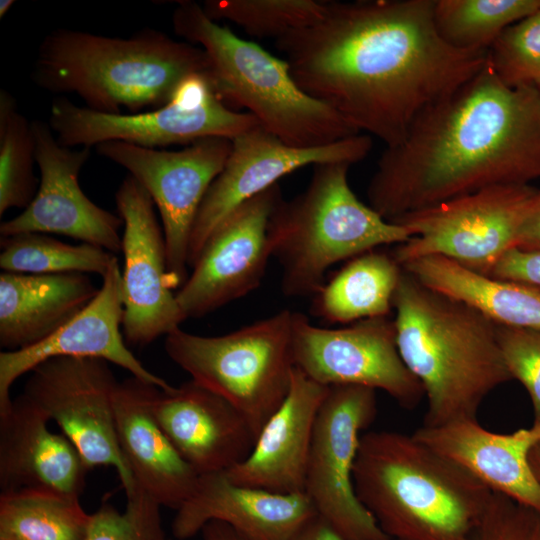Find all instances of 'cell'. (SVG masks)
Segmentation results:
<instances>
[{"instance_id":"6da1fadb","label":"cell","mask_w":540,"mask_h":540,"mask_svg":"<svg viewBox=\"0 0 540 540\" xmlns=\"http://www.w3.org/2000/svg\"><path fill=\"white\" fill-rule=\"evenodd\" d=\"M435 0L326 1L313 24L276 40L297 85L386 147L487 63L448 44Z\"/></svg>"},{"instance_id":"ab89813d","label":"cell","mask_w":540,"mask_h":540,"mask_svg":"<svg viewBox=\"0 0 540 540\" xmlns=\"http://www.w3.org/2000/svg\"><path fill=\"white\" fill-rule=\"evenodd\" d=\"M513 248L540 251V205L534 209L521 226Z\"/></svg>"},{"instance_id":"4dcf8cb0","label":"cell","mask_w":540,"mask_h":540,"mask_svg":"<svg viewBox=\"0 0 540 540\" xmlns=\"http://www.w3.org/2000/svg\"><path fill=\"white\" fill-rule=\"evenodd\" d=\"M0 267L22 274L107 273L115 254L95 245H70L43 233L1 237Z\"/></svg>"},{"instance_id":"60d3db41","label":"cell","mask_w":540,"mask_h":540,"mask_svg":"<svg viewBox=\"0 0 540 540\" xmlns=\"http://www.w3.org/2000/svg\"><path fill=\"white\" fill-rule=\"evenodd\" d=\"M201 533L204 540H247L230 525L218 520L206 523Z\"/></svg>"},{"instance_id":"3957f363","label":"cell","mask_w":540,"mask_h":540,"mask_svg":"<svg viewBox=\"0 0 540 540\" xmlns=\"http://www.w3.org/2000/svg\"><path fill=\"white\" fill-rule=\"evenodd\" d=\"M393 308L399 353L427 400L423 425L477 419L485 398L512 380L497 324L403 269Z\"/></svg>"},{"instance_id":"f546056e","label":"cell","mask_w":540,"mask_h":540,"mask_svg":"<svg viewBox=\"0 0 540 540\" xmlns=\"http://www.w3.org/2000/svg\"><path fill=\"white\" fill-rule=\"evenodd\" d=\"M540 9V0H435L434 22L451 46L487 51L509 26Z\"/></svg>"},{"instance_id":"d4e9b609","label":"cell","mask_w":540,"mask_h":540,"mask_svg":"<svg viewBox=\"0 0 540 540\" xmlns=\"http://www.w3.org/2000/svg\"><path fill=\"white\" fill-rule=\"evenodd\" d=\"M48 418L22 394L0 414V488L48 489L80 496L89 470L77 448L48 428Z\"/></svg>"},{"instance_id":"30bf717a","label":"cell","mask_w":540,"mask_h":540,"mask_svg":"<svg viewBox=\"0 0 540 540\" xmlns=\"http://www.w3.org/2000/svg\"><path fill=\"white\" fill-rule=\"evenodd\" d=\"M48 123L66 147L122 141L156 149L207 137L233 140L260 125L252 114L223 104L205 75L185 79L166 105L134 114L97 112L59 97L52 102Z\"/></svg>"},{"instance_id":"7402d4cb","label":"cell","mask_w":540,"mask_h":540,"mask_svg":"<svg viewBox=\"0 0 540 540\" xmlns=\"http://www.w3.org/2000/svg\"><path fill=\"white\" fill-rule=\"evenodd\" d=\"M412 436L465 469L492 492L540 512V482L529 454L540 442V424L511 433L485 429L477 419L424 426Z\"/></svg>"},{"instance_id":"8fae6325","label":"cell","mask_w":540,"mask_h":540,"mask_svg":"<svg viewBox=\"0 0 540 540\" xmlns=\"http://www.w3.org/2000/svg\"><path fill=\"white\" fill-rule=\"evenodd\" d=\"M98 154L125 168L157 206L166 244L168 281L181 288L187 280L188 248L201 203L224 168L232 140L199 139L181 150L142 147L122 141L96 146Z\"/></svg>"},{"instance_id":"277c9868","label":"cell","mask_w":540,"mask_h":540,"mask_svg":"<svg viewBox=\"0 0 540 540\" xmlns=\"http://www.w3.org/2000/svg\"><path fill=\"white\" fill-rule=\"evenodd\" d=\"M355 493L387 535L399 540H472L492 491L412 434L363 433Z\"/></svg>"},{"instance_id":"836d02e7","label":"cell","mask_w":540,"mask_h":540,"mask_svg":"<svg viewBox=\"0 0 540 540\" xmlns=\"http://www.w3.org/2000/svg\"><path fill=\"white\" fill-rule=\"evenodd\" d=\"M487 62L508 86L540 88V9L506 28L487 50Z\"/></svg>"},{"instance_id":"484cf974","label":"cell","mask_w":540,"mask_h":540,"mask_svg":"<svg viewBox=\"0 0 540 540\" xmlns=\"http://www.w3.org/2000/svg\"><path fill=\"white\" fill-rule=\"evenodd\" d=\"M98 290L83 273L0 275V346L15 351L67 324Z\"/></svg>"},{"instance_id":"8d00e7d4","label":"cell","mask_w":540,"mask_h":540,"mask_svg":"<svg viewBox=\"0 0 540 540\" xmlns=\"http://www.w3.org/2000/svg\"><path fill=\"white\" fill-rule=\"evenodd\" d=\"M472 540H540V512L493 492Z\"/></svg>"},{"instance_id":"7a4b0ae2","label":"cell","mask_w":540,"mask_h":540,"mask_svg":"<svg viewBox=\"0 0 540 540\" xmlns=\"http://www.w3.org/2000/svg\"><path fill=\"white\" fill-rule=\"evenodd\" d=\"M540 178V88L503 83L488 62L386 147L367 187L392 221L485 188Z\"/></svg>"},{"instance_id":"ffe728a7","label":"cell","mask_w":540,"mask_h":540,"mask_svg":"<svg viewBox=\"0 0 540 540\" xmlns=\"http://www.w3.org/2000/svg\"><path fill=\"white\" fill-rule=\"evenodd\" d=\"M152 410L198 475L224 472L243 462L257 438L239 410L192 379L170 390L157 389Z\"/></svg>"},{"instance_id":"9a60e30c","label":"cell","mask_w":540,"mask_h":540,"mask_svg":"<svg viewBox=\"0 0 540 540\" xmlns=\"http://www.w3.org/2000/svg\"><path fill=\"white\" fill-rule=\"evenodd\" d=\"M281 199L277 183L238 206L210 234L176 292L185 320L203 317L261 284L272 257L269 220Z\"/></svg>"},{"instance_id":"83f0119b","label":"cell","mask_w":540,"mask_h":540,"mask_svg":"<svg viewBox=\"0 0 540 540\" xmlns=\"http://www.w3.org/2000/svg\"><path fill=\"white\" fill-rule=\"evenodd\" d=\"M401 273L391 254L372 250L352 258L313 295L312 313L341 324L389 316Z\"/></svg>"},{"instance_id":"cb8c5ba5","label":"cell","mask_w":540,"mask_h":540,"mask_svg":"<svg viewBox=\"0 0 540 540\" xmlns=\"http://www.w3.org/2000/svg\"><path fill=\"white\" fill-rule=\"evenodd\" d=\"M160 389L131 376L114 395L116 435L136 486L160 506L178 509L191 495L199 475L170 442L153 410Z\"/></svg>"},{"instance_id":"74e56055","label":"cell","mask_w":540,"mask_h":540,"mask_svg":"<svg viewBox=\"0 0 540 540\" xmlns=\"http://www.w3.org/2000/svg\"><path fill=\"white\" fill-rule=\"evenodd\" d=\"M490 276L524 285L540 294V251L511 248L498 261Z\"/></svg>"},{"instance_id":"7bdbcfd3","label":"cell","mask_w":540,"mask_h":540,"mask_svg":"<svg viewBox=\"0 0 540 540\" xmlns=\"http://www.w3.org/2000/svg\"><path fill=\"white\" fill-rule=\"evenodd\" d=\"M14 0H1L0 1V18H3L8 11L12 8L14 5Z\"/></svg>"},{"instance_id":"ba28073f","label":"cell","mask_w":540,"mask_h":540,"mask_svg":"<svg viewBox=\"0 0 540 540\" xmlns=\"http://www.w3.org/2000/svg\"><path fill=\"white\" fill-rule=\"evenodd\" d=\"M292 315L284 309L220 336L179 328L166 336L165 351L193 381L239 410L258 436L291 386Z\"/></svg>"},{"instance_id":"d590c367","label":"cell","mask_w":540,"mask_h":540,"mask_svg":"<svg viewBox=\"0 0 540 540\" xmlns=\"http://www.w3.org/2000/svg\"><path fill=\"white\" fill-rule=\"evenodd\" d=\"M497 336L512 380L528 392L534 423L540 424V330L497 324Z\"/></svg>"},{"instance_id":"e575fe53","label":"cell","mask_w":540,"mask_h":540,"mask_svg":"<svg viewBox=\"0 0 540 540\" xmlns=\"http://www.w3.org/2000/svg\"><path fill=\"white\" fill-rule=\"evenodd\" d=\"M160 505L136 486L124 512L109 503L91 514L86 540H167Z\"/></svg>"},{"instance_id":"f35d334b","label":"cell","mask_w":540,"mask_h":540,"mask_svg":"<svg viewBox=\"0 0 540 540\" xmlns=\"http://www.w3.org/2000/svg\"><path fill=\"white\" fill-rule=\"evenodd\" d=\"M290 540H345L342 535L318 514L307 521Z\"/></svg>"},{"instance_id":"8992f818","label":"cell","mask_w":540,"mask_h":540,"mask_svg":"<svg viewBox=\"0 0 540 540\" xmlns=\"http://www.w3.org/2000/svg\"><path fill=\"white\" fill-rule=\"evenodd\" d=\"M172 24L176 34L206 53L207 78L216 97L232 110L247 109L286 145L318 147L361 134L330 106L305 93L284 59L218 24L202 5L179 1Z\"/></svg>"},{"instance_id":"ee69618b","label":"cell","mask_w":540,"mask_h":540,"mask_svg":"<svg viewBox=\"0 0 540 540\" xmlns=\"http://www.w3.org/2000/svg\"><path fill=\"white\" fill-rule=\"evenodd\" d=\"M384 540H391L390 538L384 539Z\"/></svg>"},{"instance_id":"7c38bea8","label":"cell","mask_w":540,"mask_h":540,"mask_svg":"<svg viewBox=\"0 0 540 540\" xmlns=\"http://www.w3.org/2000/svg\"><path fill=\"white\" fill-rule=\"evenodd\" d=\"M377 415L376 390L329 387L315 421L304 493L317 514L345 540L389 538L359 501L353 469L362 432Z\"/></svg>"},{"instance_id":"5bb4252c","label":"cell","mask_w":540,"mask_h":540,"mask_svg":"<svg viewBox=\"0 0 540 540\" xmlns=\"http://www.w3.org/2000/svg\"><path fill=\"white\" fill-rule=\"evenodd\" d=\"M292 353L294 366L324 386L380 389L406 409L416 408L424 397L420 382L401 358L389 316L331 329L293 312Z\"/></svg>"},{"instance_id":"52a82bcc","label":"cell","mask_w":540,"mask_h":540,"mask_svg":"<svg viewBox=\"0 0 540 540\" xmlns=\"http://www.w3.org/2000/svg\"><path fill=\"white\" fill-rule=\"evenodd\" d=\"M350 166L345 162L315 165L306 189L275 206L268 236L272 257L282 268L285 296L314 295L334 264L411 238L406 228L358 199L348 182Z\"/></svg>"},{"instance_id":"f1b7e54d","label":"cell","mask_w":540,"mask_h":540,"mask_svg":"<svg viewBox=\"0 0 540 540\" xmlns=\"http://www.w3.org/2000/svg\"><path fill=\"white\" fill-rule=\"evenodd\" d=\"M90 521L76 495L39 488L0 495V540H86Z\"/></svg>"},{"instance_id":"44dd1931","label":"cell","mask_w":540,"mask_h":540,"mask_svg":"<svg viewBox=\"0 0 540 540\" xmlns=\"http://www.w3.org/2000/svg\"><path fill=\"white\" fill-rule=\"evenodd\" d=\"M317 512L305 493L280 494L233 483L225 472L199 475L172 522L179 540L212 520L230 525L247 540H290Z\"/></svg>"},{"instance_id":"ac0fdd59","label":"cell","mask_w":540,"mask_h":540,"mask_svg":"<svg viewBox=\"0 0 540 540\" xmlns=\"http://www.w3.org/2000/svg\"><path fill=\"white\" fill-rule=\"evenodd\" d=\"M40 184L31 203L0 225L1 237L21 233L65 235L113 254L122 250L120 216L93 203L79 185L91 147L61 145L48 122L32 121Z\"/></svg>"},{"instance_id":"1f68e13d","label":"cell","mask_w":540,"mask_h":540,"mask_svg":"<svg viewBox=\"0 0 540 540\" xmlns=\"http://www.w3.org/2000/svg\"><path fill=\"white\" fill-rule=\"evenodd\" d=\"M35 141L32 122L20 113L14 97L0 91V215L26 208L38 188L33 173Z\"/></svg>"},{"instance_id":"b9f144b4","label":"cell","mask_w":540,"mask_h":540,"mask_svg":"<svg viewBox=\"0 0 540 540\" xmlns=\"http://www.w3.org/2000/svg\"><path fill=\"white\" fill-rule=\"evenodd\" d=\"M529 462L535 476L540 482V442L537 443L530 451Z\"/></svg>"},{"instance_id":"5b68a950","label":"cell","mask_w":540,"mask_h":540,"mask_svg":"<svg viewBox=\"0 0 540 540\" xmlns=\"http://www.w3.org/2000/svg\"><path fill=\"white\" fill-rule=\"evenodd\" d=\"M208 66L202 48L155 29L128 38L58 29L40 44L31 78L51 93L78 95L91 110L134 114L166 105L185 79L208 77Z\"/></svg>"},{"instance_id":"d6a6232c","label":"cell","mask_w":540,"mask_h":540,"mask_svg":"<svg viewBox=\"0 0 540 540\" xmlns=\"http://www.w3.org/2000/svg\"><path fill=\"white\" fill-rule=\"evenodd\" d=\"M325 6L318 0H208L202 5L216 22L225 19L253 37L275 40L316 22Z\"/></svg>"},{"instance_id":"d6986e66","label":"cell","mask_w":540,"mask_h":540,"mask_svg":"<svg viewBox=\"0 0 540 540\" xmlns=\"http://www.w3.org/2000/svg\"><path fill=\"white\" fill-rule=\"evenodd\" d=\"M96 296L67 324L33 346L0 353V414L11 403L10 388L23 374L54 357H90L120 366L161 390L173 386L150 372L127 347L121 332L122 277L117 257L111 263Z\"/></svg>"},{"instance_id":"9c48e42d","label":"cell","mask_w":540,"mask_h":540,"mask_svg":"<svg viewBox=\"0 0 540 540\" xmlns=\"http://www.w3.org/2000/svg\"><path fill=\"white\" fill-rule=\"evenodd\" d=\"M539 205L540 188L510 184L404 214L390 222L406 228L411 238L397 245L391 255L400 266L422 257L442 256L490 276Z\"/></svg>"},{"instance_id":"4316f807","label":"cell","mask_w":540,"mask_h":540,"mask_svg":"<svg viewBox=\"0 0 540 540\" xmlns=\"http://www.w3.org/2000/svg\"><path fill=\"white\" fill-rule=\"evenodd\" d=\"M425 286L464 302L498 325L540 330V294L524 285L471 271L442 256L401 266Z\"/></svg>"},{"instance_id":"e0dca14e","label":"cell","mask_w":540,"mask_h":540,"mask_svg":"<svg viewBox=\"0 0 540 540\" xmlns=\"http://www.w3.org/2000/svg\"><path fill=\"white\" fill-rule=\"evenodd\" d=\"M372 139L358 134L311 148L283 143L261 125L232 140L228 160L209 187L198 210L188 248V267L194 265L214 229L242 203L260 194L295 170L313 164L345 162L367 157Z\"/></svg>"},{"instance_id":"4fadbf2b","label":"cell","mask_w":540,"mask_h":540,"mask_svg":"<svg viewBox=\"0 0 540 540\" xmlns=\"http://www.w3.org/2000/svg\"><path fill=\"white\" fill-rule=\"evenodd\" d=\"M118 381L109 362L90 357H54L37 365L22 395L53 420L87 468L116 469L126 496L136 489L120 450L114 415Z\"/></svg>"},{"instance_id":"603a6c76","label":"cell","mask_w":540,"mask_h":540,"mask_svg":"<svg viewBox=\"0 0 540 540\" xmlns=\"http://www.w3.org/2000/svg\"><path fill=\"white\" fill-rule=\"evenodd\" d=\"M328 390L295 367L285 400L260 430L250 455L224 471L226 476L273 493H304L315 421Z\"/></svg>"},{"instance_id":"2e32d148","label":"cell","mask_w":540,"mask_h":540,"mask_svg":"<svg viewBox=\"0 0 540 540\" xmlns=\"http://www.w3.org/2000/svg\"><path fill=\"white\" fill-rule=\"evenodd\" d=\"M115 201L124 226L122 333L127 345L146 346L179 329L185 318L168 281L166 244L151 196L129 175Z\"/></svg>"}]
</instances>
